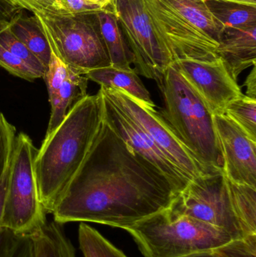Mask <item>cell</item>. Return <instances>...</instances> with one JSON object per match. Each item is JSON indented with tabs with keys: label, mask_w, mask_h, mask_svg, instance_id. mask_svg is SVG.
<instances>
[{
	"label": "cell",
	"mask_w": 256,
	"mask_h": 257,
	"mask_svg": "<svg viewBox=\"0 0 256 257\" xmlns=\"http://www.w3.org/2000/svg\"><path fill=\"white\" fill-rule=\"evenodd\" d=\"M0 66L15 76L28 81H33L43 76L30 67L24 60L12 54L0 45Z\"/></svg>",
	"instance_id": "28"
},
{
	"label": "cell",
	"mask_w": 256,
	"mask_h": 257,
	"mask_svg": "<svg viewBox=\"0 0 256 257\" xmlns=\"http://www.w3.org/2000/svg\"><path fill=\"white\" fill-rule=\"evenodd\" d=\"M224 114L256 142V99L243 94L227 105Z\"/></svg>",
	"instance_id": "24"
},
{
	"label": "cell",
	"mask_w": 256,
	"mask_h": 257,
	"mask_svg": "<svg viewBox=\"0 0 256 257\" xmlns=\"http://www.w3.org/2000/svg\"><path fill=\"white\" fill-rule=\"evenodd\" d=\"M9 168L6 171L0 181V222L4 213L5 202H6V191H7L8 178H9Z\"/></svg>",
	"instance_id": "36"
},
{
	"label": "cell",
	"mask_w": 256,
	"mask_h": 257,
	"mask_svg": "<svg viewBox=\"0 0 256 257\" xmlns=\"http://www.w3.org/2000/svg\"><path fill=\"white\" fill-rule=\"evenodd\" d=\"M88 4L97 6L99 9H103L109 6L114 0H84Z\"/></svg>",
	"instance_id": "37"
},
{
	"label": "cell",
	"mask_w": 256,
	"mask_h": 257,
	"mask_svg": "<svg viewBox=\"0 0 256 257\" xmlns=\"http://www.w3.org/2000/svg\"><path fill=\"white\" fill-rule=\"evenodd\" d=\"M111 6L133 54L135 71L159 86L172 62L155 37L143 0H114Z\"/></svg>",
	"instance_id": "10"
},
{
	"label": "cell",
	"mask_w": 256,
	"mask_h": 257,
	"mask_svg": "<svg viewBox=\"0 0 256 257\" xmlns=\"http://www.w3.org/2000/svg\"><path fill=\"white\" fill-rule=\"evenodd\" d=\"M34 15L51 50L69 69L85 75L111 66L96 12Z\"/></svg>",
	"instance_id": "5"
},
{
	"label": "cell",
	"mask_w": 256,
	"mask_h": 257,
	"mask_svg": "<svg viewBox=\"0 0 256 257\" xmlns=\"http://www.w3.org/2000/svg\"><path fill=\"white\" fill-rule=\"evenodd\" d=\"M184 257H223L218 253L216 250H210V251L201 252V253H194L189 256Z\"/></svg>",
	"instance_id": "38"
},
{
	"label": "cell",
	"mask_w": 256,
	"mask_h": 257,
	"mask_svg": "<svg viewBox=\"0 0 256 257\" xmlns=\"http://www.w3.org/2000/svg\"><path fill=\"white\" fill-rule=\"evenodd\" d=\"M23 9L33 12V15L65 14L54 0H9Z\"/></svg>",
	"instance_id": "30"
},
{
	"label": "cell",
	"mask_w": 256,
	"mask_h": 257,
	"mask_svg": "<svg viewBox=\"0 0 256 257\" xmlns=\"http://www.w3.org/2000/svg\"><path fill=\"white\" fill-rule=\"evenodd\" d=\"M103 117L100 92L87 95L63 121L45 136L34 161L39 197L47 214L54 206L85 160Z\"/></svg>",
	"instance_id": "2"
},
{
	"label": "cell",
	"mask_w": 256,
	"mask_h": 257,
	"mask_svg": "<svg viewBox=\"0 0 256 257\" xmlns=\"http://www.w3.org/2000/svg\"><path fill=\"white\" fill-rule=\"evenodd\" d=\"M12 33L48 69L51 57V48L36 16H24L22 12L9 23Z\"/></svg>",
	"instance_id": "19"
},
{
	"label": "cell",
	"mask_w": 256,
	"mask_h": 257,
	"mask_svg": "<svg viewBox=\"0 0 256 257\" xmlns=\"http://www.w3.org/2000/svg\"><path fill=\"white\" fill-rule=\"evenodd\" d=\"M54 1L59 6H60V9L63 10V12H64L65 14L71 13L65 0H54Z\"/></svg>",
	"instance_id": "39"
},
{
	"label": "cell",
	"mask_w": 256,
	"mask_h": 257,
	"mask_svg": "<svg viewBox=\"0 0 256 257\" xmlns=\"http://www.w3.org/2000/svg\"><path fill=\"white\" fill-rule=\"evenodd\" d=\"M214 124L224 175L236 184L256 187V142L225 114H215Z\"/></svg>",
	"instance_id": "13"
},
{
	"label": "cell",
	"mask_w": 256,
	"mask_h": 257,
	"mask_svg": "<svg viewBox=\"0 0 256 257\" xmlns=\"http://www.w3.org/2000/svg\"><path fill=\"white\" fill-rule=\"evenodd\" d=\"M22 9L9 0H0V29L9 24Z\"/></svg>",
	"instance_id": "32"
},
{
	"label": "cell",
	"mask_w": 256,
	"mask_h": 257,
	"mask_svg": "<svg viewBox=\"0 0 256 257\" xmlns=\"http://www.w3.org/2000/svg\"><path fill=\"white\" fill-rule=\"evenodd\" d=\"M100 90L145 133L189 181L212 173L186 149L155 108H147L124 92L116 89L101 87Z\"/></svg>",
	"instance_id": "9"
},
{
	"label": "cell",
	"mask_w": 256,
	"mask_h": 257,
	"mask_svg": "<svg viewBox=\"0 0 256 257\" xmlns=\"http://www.w3.org/2000/svg\"><path fill=\"white\" fill-rule=\"evenodd\" d=\"M12 257H34L30 235H20L19 240Z\"/></svg>",
	"instance_id": "33"
},
{
	"label": "cell",
	"mask_w": 256,
	"mask_h": 257,
	"mask_svg": "<svg viewBox=\"0 0 256 257\" xmlns=\"http://www.w3.org/2000/svg\"><path fill=\"white\" fill-rule=\"evenodd\" d=\"M71 13H87L101 10L97 6L88 4L84 0H65Z\"/></svg>",
	"instance_id": "34"
},
{
	"label": "cell",
	"mask_w": 256,
	"mask_h": 257,
	"mask_svg": "<svg viewBox=\"0 0 256 257\" xmlns=\"http://www.w3.org/2000/svg\"><path fill=\"white\" fill-rule=\"evenodd\" d=\"M16 136L15 126L0 111V181L10 166Z\"/></svg>",
	"instance_id": "26"
},
{
	"label": "cell",
	"mask_w": 256,
	"mask_h": 257,
	"mask_svg": "<svg viewBox=\"0 0 256 257\" xmlns=\"http://www.w3.org/2000/svg\"><path fill=\"white\" fill-rule=\"evenodd\" d=\"M218 57L237 81L243 71L256 63V26L247 28L225 27L219 41Z\"/></svg>",
	"instance_id": "14"
},
{
	"label": "cell",
	"mask_w": 256,
	"mask_h": 257,
	"mask_svg": "<svg viewBox=\"0 0 256 257\" xmlns=\"http://www.w3.org/2000/svg\"><path fill=\"white\" fill-rule=\"evenodd\" d=\"M20 235L5 228H0V257H12Z\"/></svg>",
	"instance_id": "31"
},
{
	"label": "cell",
	"mask_w": 256,
	"mask_h": 257,
	"mask_svg": "<svg viewBox=\"0 0 256 257\" xmlns=\"http://www.w3.org/2000/svg\"><path fill=\"white\" fill-rule=\"evenodd\" d=\"M155 37L171 60L212 61L217 59L219 44L194 27L165 0H143Z\"/></svg>",
	"instance_id": "8"
},
{
	"label": "cell",
	"mask_w": 256,
	"mask_h": 257,
	"mask_svg": "<svg viewBox=\"0 0 256 257\" xmlns=\"http://www.w3.org/2000/svg\"><path fill=\"white\" fill-rule=\"evenodd\" d=\"M244 85L246 87V96L251 99H256V67L254 65L250 74L248 75Z\"/></svg>",
	"instance_id": "35"
},
{
	"label": "cell",
	"mask_w": 256,
	"mask_h": 257,
	"mask_svg": "<svg viewBox=\"0 0 256 257\" xmlns=\"http://www.w3.org/2000/svg\"><path fill=\"white\" fill-rule=\"evenodd\" d=\"M227 182L239 219L249 233L256 234V187L236 184L228 179Z\"/></svg>",
	"instance_id": "22"
},
{
	"label": "cell",
	"mask_w": 256,
	"mask_h": 257,
	"mask_svg": "<svg viewBox=\"0 0 256 257\" xmlns=\"http://www.w3.org/2000/svg\"><path fill=\"white\" fill-rule=\"evenodd\" d=\"M213 16L225 27L247 28L256 26V6L222 0H204Z\"/></svg>",
	"instance_id": "21"
},
{
	"label": "cell",
	"mask_w": 256,
	"mask_h": 257,
	"mask_svg": "<svg viewBox=\"0 0 256 257\" xmlns=\"http://www.w3.org/2000/svg\"><path fill=\"white\" fill-rule=\"evenodd\" d=\"M168 211L214 226L229 234L234 239L252 235L234 210L223 171L206 174L191 181Z\"/></svg>",
	"instance_id": "7"
},
{
	"label": "cell",
	"mask_w": 256,
	"mask_h": 257,
	"mask_svg": "<svg viewBox=\"0 0 256 257\" xmlns=\"http://www.w3.org/2000/svg\"><path fill=\"white\" fill-rule=\"evenodd\" d=\"M37 151L30 136L24 133L16 136L0 228L18 235H30L48 223L35 174Z\"/></svg>",
	"instance_id": "6"
},
{
	"label": "cell",
	"mask_w": 256,
	"mask_h": 257,
	"mask_svg": "<svg viewBox=\"0 0 256 257\" xmlns=\"http://www.w3.org/2000/svg\"><path fill=\"white\" fill-rule=\"evenodd\" d=\"M144 257H184L210 251L234 240L214 226L168 209L125 229Z\"/></svg>",
	"instance_id": "4"
},
{
	"label": "cell",
	"mask_w": 256,
	"mask_h": 257,
	"mask_svg": "<svg viewBox=\"0 0 256 257\" xmlns=\"http://www.w3.org/2000/svg\"><path fill=\"white\" fill-rule=\"evenodd\" d=\"M164 108L159 113L192 155L210 172L222 171L223 161L214 115L174 65L159 85Z\"/></svg>",
	"instance_id": "3"
},
{
	"label": "cell",
	"mask_w": 256,
	"mask_h": 257,
	"mask_svg": "<svg viewBox=\"0 0 256 257\" xmlns=\"http://www.w3.org/2000/svg\"><path fill=\"white\" fill-rule=\"evenodd\" d=\"M34 257H77L76 250L63 225L54 220L30 234Z\"/></svg>",
	"instance_id": "18"
},
{
	"label": "cell",
	"mask_w": 256,
	"mask_h": 257,
	"mask_svg": "<svg viewBox=\"0 0 256 257\" xmlns=\"http://www.w3.org/2000/svg\"><path fill=\"white\" fill-rule=\"evenodd\" d=\"M69 68L51 50V57L44 79L48 87L49 101L53 105L57 99L62 84L66 80Z\"/></svg>",
	"instance_id": "27"
},
{
	"label": "cell",
	"mask_w": 256,
	"mask_h": 257,
	"mask_svg": "<svg viewBox=\"0 0 256 257\" xmlns=\"http://www.w3.org/2000/svg\"><path fill=\"white\" fill-rule=\"evenodd\" d=\"M88 78L69 69L67 77L60 87L57 99L51 105V114L46 135L52 133L66 118L78 102L87 96Z\"/></svg>",
	"instance_id": "17"
},
{
	"label": "cell",
	"mask_w": 256,
	"mask_h": 257,
	"mask_svg": "<svg viewBox=\"0 0 256 257\" xmlns=\"http://www.w3.org/2000/svg\"><path fill=\"white\" fill-rule=\"evenodd\" d=\"M0 45L7 51L24 60L30 67L45 77L47 68L45 65L30 51L28 48L15 36L9 24L0 29Z\"/></svg>",
	"instance_id": "25"
},
{
	"label": "cell",
	"mask_w": 256,
	"mask_h": 257,
	"mask_svg": "<svg viewBox=\"0 0 256 257\" xmlns=\"http://www.w3.org/2000/svg\"><path fill=\"white\" fill-rule=\"evenodd\" d=\"M191 24L219 44L224 27L210 12L204 0H165Z\"/></svg>",
	"instance_id": "20"
},
{
	"label": "cell",
	"mask_w": 256,
	"mask_h": 257,
	"mask_svg": "<svg viewBox=\"0 0 256 257\" xmlns=\"http://www.w3.org/2000/svg\"><path fill=\"white\" fill-rule=\"evenodd\" d=\"M96 15L111 66L117 69H132L133 54L126 42L111 5L96 12Z\"/></svg>",
	"instance_id": "16"
},
{
	"label": "cell",
	"mask_w": 256,
	"mask_h": 257,
	"mask_svg": "<svg viewBox=\"0 0 256 257\" xmlns=\"http://www.w3.org/2000/svg\"><path fill=\"white\" fill-rule=\"evenodd\" d=\"M103 101V118L112 130L133 150L135 154L151 165L178 192L190 182L130 117H128L109 98L99 90Z\"/></svg>",
	"instance_id": "12"
},
{
	"label": "cell",
	"mask_w": 256,
	"mask_h": 257,
	"mask_svg": "<svg viewBox=\"0 0 256 257\" xmlns=\"http://www.w3.org/2000/svg\"><path fill=\"white\" fill-rule=\"evenodd\" d=\"M78 243L84 257H127L99 231L86 223H80Z\"/></svg>",
	"instance_id": "23"
},
{
	"label": "cell",
	"mask_w": 256,
	"mask_h": 257,
	"mask_svg": "<svg viewBox=\"0 0 256 257\" xmlns=\"http://www.w3.org/2000/svg\"><path fill=\"white\" fill-rule=\"evenodd\" d=\"M172 64L213 115L225 114L227 105L243 95L237 81L231 76L220 57L212 61L181 59Z\"/></svg>",
	"instance_id": "11"
},
{
	"label": "cell",
	"mask_w": 256,
	"mask_h": 257,
	"mask_svg": "<svg viewBox=\"0 0 256 257\" xmlns=\"http://www.w3.org/2000/svg\"><path fill=\"white\" fill-rule=\"evenodd\" d=\"M85 75L89 80L97 83L101 87L124 92L144 106L156 108L150 93L135 69H117L110 66L89 71Z\"/></svg>",
	"instance_id": "15"
},
{
	"label": "cell",
	"mask_w": 256,
	"mask_h": 257,
	"mask_svg": "<svg viewBox=\"0 0 256 257\" xmlns=\"http://www.w3.org/2000/svg\"><path fill=\"white\" fill-rule=\"evenodd\" d=\"M222 1L233 2V3H240V4L256 6V0H222Z\"/></svg>",
	"instance_id": "40"
},
{
	"label": "cell",
	"mask_w": 256,
	"mask_h": 257,
	"mask_svg": "<svg viewBox=\"0 0 256 257\" xmlns=\"http://www.w3.org/2000/svg\"><path fill=\"white\" fill-rule=\"evenodd\" d=\"M214 250L223 257H256V234L232 240Z\"/></svg>",
	"instance_id": "29"
},
{
	"label": "cell",
	"mask_w": 256,
	"mask_h": 257,
	"mask_svg": "<svg viewBox=\"0 0 256 257\" xmlns=\"http://www.w3.org/2000/svg\"><path fill=\"white\" fill-rule=\"evenodd\" d=\"M178 195L102 117L85 160L51 214L63 226L78 222L125 229L168 209Z\"/></svg>",
	"instance_id": "1"
}]
</instances>
